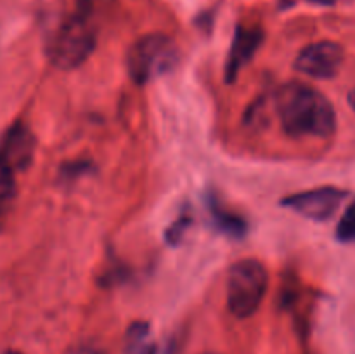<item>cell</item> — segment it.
I'll use <instances>...</instances> for the list:
<instances>
[{
  "mask_svg": "<svg viewBox=\"0 0 355 354\" xmlns=\"http://www.w3.org/2000/svg\"><path fill=\"white\" fill-rule=\"evenodd\" d=\"M274 106L281 127L290 137L326 139L336 128L331 103L304 82L283 83L274 97Z\"/></svg>",
  "mask_w": 355,
  "mask_h": 354,
  "instance_id": "6da1fadb",
  "label": "cell"
},
{
  "mask_svg": "<svg viewBox=\"0 0 355 354\" xmlns=\"http://www.w3.org/2000/svg\"><path fill=\"white\" fill-rule=\"evenodd\" d=\"M97 30L92 17L76 12L58 24L47 40V58L55 68L76 69L92 56Z\"/></svg>",
  "mask_w": 355,
  "mask_h": 354,
  "instance_id": "7a4b0ae2",
  "label": "cell"
},
{
  "mask_svg": "<svg viewBox=\"0 0 355 354\" xmlns=\"http://www.w3.org/2000/svg\"><path fill=\"white\" fill-rule=\"evenodd\" d=\"M179 62V45L165 33H148L137 38L127 52V69L137 85L153 82L172 71Z\"/></svg>",
  "mask_w": 355,
  "mask_h": 354,
  "instance_id": "3957f363",
  "label": "cell"
},
{
  "mask_svg": "<svg viewBox=\"0 0 355 354\" xmlns=\"http://www.w3.org/2000/svg\"><path fill=\"white\" fill-rule=\"evenodd\" d=\"M269 287V273L257 259H241L227 274V307L239 319L250 318L259 311Z\"/></svg>",
  "mask_w": 355,
  "mask_h": 354,
  "instance_id": "277c9868",
  "label": "cell"
},
{
  "mask_svg": "<svg viewBox=\"0 0 355 354\" xmlns=\"http://www.w3.org/2000/svg\"><path fill=\"white\" fill-rule=\"evenodd\" d=\"M343 65V49L329 40L315 42L298 52L295 68L311 78L328 80L340 71Z\"/></svg>",
  "mask_w": 355,
  "mask_h": 354,
  "instance_id": "5b68a950",
  "label": "cell"
},
{
  "mask_svg": "<svg viewBox=\"0 0 355 354\" xmlns=\"http://www.w3.org/2000/svg\"><path fill=\"white\" fill-rule=\"evenodd\" d=\"M347 193L338 187H318L305 193L290 194L281 205L312 221H326L338 210Z\"/></svg>",
  "mask_w": 355,
  "mask_h": 354,
  "instance_id": "8992f818",
  "label": "cell"
},
{
  "mask_svg": "<svg viewBox=\"0 0 355 354\" xmlns=\"http://www.w3.org/2000/svg\"><path fill=\"white\" fill-rule=\"evenodd\" d=\"M37 149V137L23 121H16L7 128L0 141V162L6 163L14 172H23L31 165Z\"/></svg>",
  "mask_w": 355,
  "mask_h": 354,
  "instance_id": "52a82bcc",
  "label": "cell"
},
{
  "mask_svg": "<svg viewBox=\"0 0 355 354\" xmlns=\"http://www.w3.org/2000/svg\"><path fill=\"white\" fill-rule=\"evenodd\" d=\"M262 40L263 33L260 28L238 26L234 38H232V47L231 52H229L227 65H225V78H227V82H234L243 66L255 56L257 49L260 47Z\"/></svg>",
  "mask_w": 355,
  "mask_h": 354,
  "instance_id": "ba28073f",
  "label": "cell"
},
{
  "mask_svg": "<svg viewBox=\"0 0 355 354\" xmlns=\"http://www.w3.org/2000/svg\"><path fill=\"white\" fill-rule=\"evenodd\" d=\"M125 354H156V344L151 340L148 323L135 321L128 328Z\"/></svg>",
  "mask_w": 355,
  "mask_h": 354,
  "instance_id": "9c48e42d",
  "label": "cell"
},
{
  "mask_svg": "<svg viewBox=\"0 0 355 354\" xmlns=\"http://www.w3.org/2000/svg\"><path fill=\"white\" fill-rule=\"evenodd\" d=\"M211 215H214V221L217 224V228L222 233H225V235L232 236V238H238V236L245 235L246 222L239 215L232 214V212H225L217 203L211 207Z\"/></svg>",
  "mask_w": 355,
  "mask_h": 354,
  "instance_id": "30bf717a",
  "label": "cell"
},
{
  "mask_svg": "<svg viewBox=\"0 0 355 354\" xmlns=\"http://www.w3.org/2000/svg\"><path fill=\"white\" fill-rule=\"evenodd\" d=\"M17 194L16 172L6 163L0 162V215L9 210Z\"/></svg>",
  "mask_w": 355,
  "mask_h": 354,
  "instance_id": "8fae6325",
  "label": "cell"
},
{
  "mask_svg": "<svg viewBox=\"0 0 355 354\" xmlns=\"http://www.w3.org/2000/svg\"><path fill=\"white\" fill-rule=\"evenodd\" d=\"M336 236L345 243H355V200L343 214L338 228H336Z\"/></svg>",
  "mask_w": 355,
  "mask_h": 354,
  "instance_id": "7c38bea8",
  "label": "cell"
},
{
  "mask_svg": "<svg viewBox=\"0 0 355 354\" xmlns=\"http://www.w3.org/2000/svg\"><path fill=\"white\" fill-rule=\"evenodd\" d=\"M113 2L114 0H76V3H78V12L87 17H92V19L97 12L107 9Z\"/></svg>",
  "mask_w": 355,
  "mask_h": 354,
  "instance_id": "4fadbf2b",
  "label": "cell"
},
{
  "mask_svg": "<svg viewBox=\"0 0 355 354\" xmlns=\"http://www.w3.org/2000/svg\"><path fill=\"white\" fill-rule=\"evenodd\" d=\"M189 226V221H187V217H182L179 219V221H175V224L172 226V228H168V231H166V242L168 243H179L180 238L184 236V231H186V228Z\"/></svg>",
  "mask_w": 355,
  "mask_h": 354,
  "instance_id": "5bb4252c",
  "label": "cell"
},
{
  "mask_svg": "<svg viewBox=\"0 0 355 354\" xmlns=\"http://www.w3.org/2000/svg\"><path fill=\"white\" fill-rule=\"evenodd\" d=\"M68 354H101V353L97 349H94V347H78V349L69 351Z\"/></svg>",
  "mask_w": 355,
  "mask_h": 354,
  "instance_id": "9a60e30c",
  "label": "cell"
},
{
  "mask_svg": "<svg viewBox=\"0 0 355 354\" xmlns=\"http://www.w3.org/2000/svg\"><path fill=\"white\" fill-rule=\"evenodd\" d=\"M309 2L315 3V6H333L336 0H309Z\"/></svg>",
  "mask_w": 355,
  "mask_h": 354,
  "instance_id": "2e32d148",
  "label": "cell"
},
{
  "mask_svg": "<svg viewBox=\"0 0 355 354\" xmlns=\"http://www.w3.org/2000/svg\"><path fill=\"white\" fill-rule=\"evenodd\" d=\"M349 103H350V106H352V110L355 111V89L350 90V94H349Z\"/></svg>",
  "mask_w": 355,
  "mask_h": 354,
  "instance_id": "e0dca14e",
  "label": "cell"
},
{
  "mask_svg": "<svg viewBox=\"0 0 355 354\" xmlns=\"http://www.w3.org/2000/svg\"><path fill=\"white\" fill-rule=\"evenodd\" d=\"M6 354H21V353H17V351H7Z\"/></svg>",
  "mask_w": 355,
  "mask_h": 354,
  "instance_id": "ac0fdd59",
  "label": "cell"
},
{
  "mask_svg": "<svg viewBox=\"0 0 355 354\" xmlns=\"http://www.w3.org/2000/svg\"><path fill=\"white\" fill-rule=\"evenodd\" d=\"M205 354H215V353H205Z\"/></svg>",
  "mask_w": 355,
  "mask_h": 354,
  "instance_id": "d6986e66",
  "label": "cell"
}]
</instances>
